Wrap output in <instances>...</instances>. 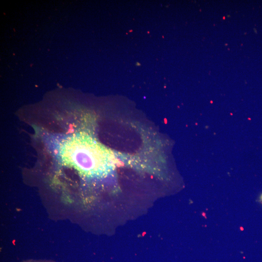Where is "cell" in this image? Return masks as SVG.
Returning <instances> with one entry per match:
<instances>
[{"mask_svg": "<svg viewBox=\"0 0 262 262\" xmlns=\"http://www.w3.org/2000/svg\"><path fill=\"white\" fill-rule=\"evenodd\" d=\"M22 262H55L53 261H46V260H28Z\"/></svg>", "mask_w": 262, "mask_h": 262, "instance_id": "cell-1", "label": "cell"}]
</instances>
